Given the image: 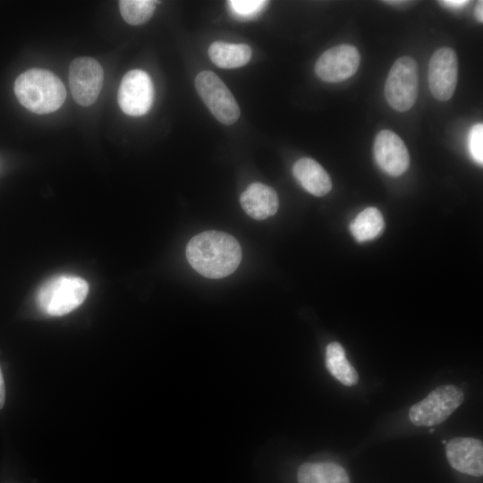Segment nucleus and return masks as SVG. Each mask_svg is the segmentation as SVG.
Masks as SVG:
<instances>
[{"label":"nucleus","instance_id":"obj_1","mask_svg":"<svg viewBox=\"0 0 483 483\" xmlns=\"http://www.w3.org/2000/svg\"><path fill=\"white\" fill-rule=\"evenodd\" d=\"M190 265L208 278L218 279L233 273L242 260V248L232 235L219 231L202 232L188 242Z\"/></svg>","mask_w":483,"mask_h":483},{"label":"nucleus","instance_id":"obj_2","mask_svg":"<svg viewBox=\"0 0 483 483\" xmlns=\"http://www.w3.org/2000/svg\"><path fill=\"white\" fill-rule=\"evenodd\" d=\"M14 93L24 107L38 114L56 111L66 97L62 80L53 72L38 68L30 69L17 77Z\"/></svg>","mask_w":483,"mask_h":483},{"label":"nucleus","instance_id":"obj_3","mask_svg":"<svg viewBox=\"0 0 483 483\" xmlns=\"http://www.w3.org/2000/svg\"><path fill=\"white\" fill-rule=\"evenodd\" d=\"M88 283L73 275H59L46 281L36 294L37 306L46 315L59 317L78 308L86 299Z\"/></svg>","mask_w":483,"mask_h":483},{"label":"nucleus","instance_id":"obj_4","mask_svg":"<svg viewBox=\"0 0 483 483\" xmlns=\"http://www.w3.org/2000/svg\"><path fill=\"white\" fill-rule=\"evenodd\" d=\"M463 400V393L459 387L443 385L412 405L409 411V418L416 426H435L444 422Z\"/></svg>","mask_w":483,"mask_h":483},{"label":"nucleus","instance_id":"obj_5","mask_svg":"<svg viewBox=\"0 0 483 483\" xmlns=\"http://www.w3.org/2000/svg\"><path fill=\"white\" fill-rule=\"evenodd\" d=\"M419 88L418 66L410 56L398 58L392 65L385 83V97L389 106L405 112L414 105Z\"/></svg>","mask_w":483,"mask_h":483},{"label":"nucleus","instance_id":"obj_6","mask_svg":"<svg viewBox=\"0 0 483 483\" xmlns=\"http://www.w3.org/2000/svg\"><path fill=\"white\" fill-rule=\"evenodd\" d=\"M198 94L211 114L223 124H233L240 107L226 85L211 71H202L195 78Z\"/></svg>","mask_w":483,"mask_h":483},{"label":"nucleus","instance_id":"obj_7","mask_svg":"<svg viewBox=\"0 0 483 483\" xmlns=\"http://www.w3.org/2000/svg\"><path fill=\"white\" fill-rule=\"evenodd\" d=\"M69 86L73 99L82 106L95 103L101 91L104 72L94 58H75L69 66Z\"/></svg>","mask_w":483,"mask_h":483},{"label":"nucleus","instance_id":"obj_8","mask_svg":"<svg viewBox=\"0 0 483 483\" xmlns=\"http://www.w3.org/2000/svg\"><path fill=\"white\" fill-rule=\"evenodd\" d=\"M154 94V86L149 75L142 70L134 69L123 77L117 100L124 114L141 116L149 111Z\"/></svg>","mask_w":483,"mask_h":483},{"label":"nucleus","instance_id":"obj_9","mask_svg":"<svg viewBox=\"0 0 483 483\" xmlns=\"http://www.w3.org/2000/svg\"><path fill=\"white\" fill-rule=\"evenodd\" d=\"M458 80V58L453 49L438 48L428 64V87L433 97L440 101L452 97Z\"/></svg>","mask_w":483,"mask_h":483},{"label":"nucleus","instance_id":"obj_10","mask_svg":"<svg viewBox=\"0 0 483 483\" xmlns=\"http://www.w3.org/2000/svg\"><path fill=\"white\" fill-rule=\"evenodd\" d=\"M358 49L348 44L338 45L325 51L315 64V72L326 82H341L357 72L360 65Z\"/></svg>","mask_w":483,"mask_h":483},{"label":"nucleus","instance_id":"obj_11","mask_svg":"<svg viewBox=\"0 0 483 483\" xmlns=\"http://www.w3.org/2000/svg\"><path fill=\"white\" fill-rule=\"evenodd\" d=\"M373 152L379 167L391 176L401 175L409 167L408 149L402 140L390 130L377 134Z\"/></svg>","mask_w":483,"mask_h":483},{"label":"nucleus","instance_id":"obj_12","mask_svg":"<svg viewBox=\"0 0 483 483\" xmlns=\"http://www.w3.org/2000/svg\"><path fill=\"white\" fill-rule=\"evenodd\" d=\"M446 458L456 470L480 477L483 474V445L473 437H454L445 446Z\"/></svg>","mask_w":483,"mask_h":483},{"label":"nucleus","instance_id":"obj_13","mask_svg":"<svg viewBox=\"0 0 483 483\" xmlns=\"http://www.w3.org/2000/svg\"><path fill=\"white\" fill-rule=\"evenodd\" d=\"M240 202L243 210L257 220L266 219L278 209L276 191L261 182H253L242 193Z\"/></svg>","mask_w":483,"mask_h":483},{"label":"nucleus","instance_id":"obj_14","mask_svg":"<svg viewBox=\"0 0 483 483\" xmlns=\"http://www.w3.org/2000/svg\"><path fill=\"white\" fill-rule=\"evenodd\" d=\"M292 174L305 191L317 197L327 194L332 189L329 174L314 159L302 157L297 160Z\"/></svg>","mask_w":483,"mask_h":483},{"label":"nucleus","instance_id":"obj_15","mask_svg":"<svg viewBox=\"0 0 483 483\" xmlns=\"http://www.w3.org/2000/svg\"><path fill=\"white\" fill-rule=\"evenodd\" d=\"M299 483H350L346 470L334 462H306L298 470Z\"/></svg>","mask_w":483,"mask_h":483},{"label":"nucleus","instance_id":"obj_16","mask_svg":"<svg viewBox=\"0 0 483 483\" xmlns=\"http://www.w3.org/2000/svg\"><path fill=\"white\" fill-rule=\"evenodd\" d=\"M210 60L223 69H233L245 65L251 57V49L245 44L213 42L208 50Z\"/></svg>","mask_w":483,"mask_h":483},{"label":"nucleus","instance_id":"obj_17","mask_svg":"<svg viewBox=\"0 0 483 483\" xmlns=\"http://www.w3.org/2000/svg\"><path fill=\"white\" fill-rule=\"evenodd\" d=\"M326 366L329 373L344 386H352L358 383V373L347 360L344 350L339 343L333 342L327 345Z\"/></svg>","mask_w":483,"mask_h":483},{"label":"nucleus","instance_id":"obj_18","mask_svg":"<svg viewBox=\"0 0 483 483\" xmlns=\"http://www.w3.org/2000/svg\"><path fill=\"white\" fill-rule=\"evenodd\" d=\"M385 223L381 212L373 207L362 210L350 225V230L357 242L369 241L380 234Z\"/></svg>","mask_w":483,"mask_h":483},{"label":"nucleus","instance_id":"obj_19","mask_svg":"<svg viewBox=\"0 0 483 483\" xmlns=\"http://www.w3.org/2000/svg\"><path fill=\"white\" fill-rule=\"evenodd\" d=\"M157 1L121 0L119 9L123 20L131 25L147 22L153 15Z\"/></svg>","mask_w":483,"mask_h":483},{"label":"nucleus","instance_id":"obj_20","mask_svg":"<svg viewBox=\"0 0 483 483\" xmlns=\"http://www.w3.org/2000/svg\"><path fill=\"white\" fill-rule=\"evenodd\" d=\"M268 4L262 0H231L228 4L233 14L243 20L250 19L259 13Z\"/></svg>","mask_w":483,"mask_h":483},{"label":"nucleus","instance_id":"obj_21","mask_svg":"<svg viewBox=\"0 0 483 483\" xmlns=\"http://www.w3.org/2000/svg\"><path fill=\"white\" fill-rule=\"evenodd\" d=\"M469 149L471 157L479 164H483V124H475L469 134Z\"/></svg>","mask_w":483,"mask_h":483},{"label":"nucleus","instance_id":"obj_22","mask_svg":"<svg viewBox=\"0 0 483 483\" xmlns=\"http://www.w3.org/2000/svg\"><path fill=\"white\" fill-rule=\"evenodd\" d=\"M444 5L449 6V7H454L459 8L466 5L470 3V1H464V0H445V1H439Z\"/></svg>","mask_w":483,"mask_h":483},{"label":"nucleus","instance_id":"obj_23","mask_svg":"<svg viewBox=\"0 0 483 483\" xmlns=\"http://www.w3.org/2000/svg\"><path fill=\"white\" fill-rule=\"evenodd\" d=\"M4 399H5L4 383L2 371L0 369V409L3 408L4 404Z\"/></svg>","mask_w":483,"mask_h":483},{"label":"nucleus","instance_id":"obj_24","mask_svg":"<svg viewBox=\"0 0 483 483\" xmlns=\"http://www.w3.org/2000/svg\"><path fill=\"white\" fill-rule=\"evenodd\" d=\"M475 15H476L477 20L479 22L483 21V2L482 1L479 2V4H477L476 10H475Z\"/></svg>","mask_w":483,"mask_h":483},{"label":"nucleus","instance_id":"obj_25","mask_svg":"<svg viewBox=\"0 0 483 483\" xmlns=\"http://www.w3.org/2000/svg\"><path fill=\"white\" fill-rule=\"evenodd\" d=\"M429 432H430V433L434 432V429H433V428H431V429L429 430Z\"/></svg>","mask_w":483,"mask_h":483},{"label":"nucleus","instance_id":"obj_26","mask_svg":"<svg viewBox=\"0 0 483 483\" xmlns=\"http://www.w3.org/2000/svg\"><path fill=\"white\" fill-rule=\"evenodd\" d=\"M442 442H443V444H446V441H445V440H443Z\"/></svg>","mask_w":483,"mask_h":483}]
</instances>
